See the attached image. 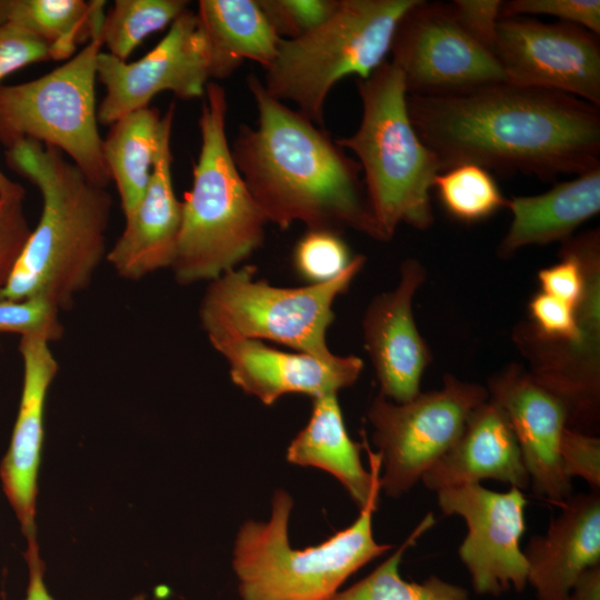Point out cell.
I'll use <instances>...</instances> for the list:
<instances>
[{
  "label": "cell",
  "mask_w": 600,
  "mask_h": 600,
  "mask_svg": "<svg viewBox=\"0 0 600 600\" xmlns=\"http://www.w3.org/2000/svg\"><path fill=\"white\" fill-rule=\"evenodd\" d=\"M544 534L534 536L523 550L528 574L538 600H567L578 577L600 563V496H570Z\"/></svg>",
  "instance_id": "d6986e66"
},
{
  "label": "cell",
  "mask_w": 600,
  "mask_h": 600,
  "mask_svg": "<svg viewBox=\"0 0 600 600\" xmlns=\"http://www.w3.org/2000/svg\"><path fill=\"white\" fill-rule=\"evenodd\" d=\"M488 390L448 374L438 390L397 403L379 394L367 417L381 460L380 488L397 498L409 491L458 440Z\"/></svg>",
  "instance_id": "30bf717a"
},
{
  "label": "cell",
  "mask_w": 600,
  "mask_h": 600,
  "mask_svg": "<svg viewBox=\"0 0 600 600\" xmlns=\"http://www.w3.org/2000/svg\"><path fill=\"white\" fill-rule=\"evenodd\" d=\"M6 159L39 189L43 206L0 299L42 296L67 310L107 258L112 198L51 146L21 140Z\"/></svg>",
  "instance_id": "3957f363"
},
{
  "label": "cell",
  "mask_w": 600,
  "mask_h": 600,
  "mask_svg": "<svg viewBox=\"0 0 600 600\" xmlns=\"http://www.w3.org/2000/svg\"><path fill=\"white\" fill-rule=\"evenodd\" d=\"M407 108L440 171L472 163L550 180L600 167V110L571 94L503 80L408 94Z\"/></svg>",
  "instance_id": "6da1fadb"
},
{
  "label": "cell",
  "mask_w": 600,
  "mask_h": 600,
  "mask_svg": "<svg viewBox=\"0 0 600 600\" xmlns=\"http://www.w3.org/2000/svg\"><path fill=\"white\" fill-rule=\"evenodd\" d=\"M171 132L160 148L144 197L126 219V227L107 260L116 272L129 280H139L163 268H171L182 220V203L172 183Z\"/></svg>",
  "instance_id": "44dd1931"
},
{
  "label": "cell",
  "mask_w": 600,
  "mask_h": 600,
  "mask_svg": "<svg viewBox=\"0 0 600 600\" xmlns=\"http://www.w3.org/2000/svg\"><path fill=\"white\" fill-rule=\"evenodd\" d=\"M559 458L563 473L579 477L592 489L600 488V440L598 437L567 427L561 436Z\"/></svg>",
  "instance_id": "e575fe53"
},
{
  "label": "cell",
  "mask_w": 600,
  "mask_h": 600,
  "mask_svg": "<svg viewBox=\"0 0 600 600\" xmlns=\"http://www.w3.org/2000/svg\"><path fill=\"white\" fill-rule=\"evenodd\" d=\"M97 78L106 88L98 108V121L103 124L148 108L164 91L182 100L203 97L210 82L209 61L196 12L187 9L181 13L161 41L138 61H122L101 51Z\"/></svg>",
  "instance_id": "5bb4252c"
},
{
  "label": "cell",
  "mask_w": 600,
  "mask_h": 600,
  "mask_svg": "<svg viewBox=\"0 0 600 600\" xmlns=\"http://www.w3.org/2000/svg\"><path fill=\"white\" fill-rule=\"evenodd\" d=\"M274 32L293 40L327 21L340 0H257Z\"/></svg>",
  "instance_id": "4dcf8cb0"
},
{
  "label": "cell",
  "mask_w": 600,
  "mask_h": 600,
  "mask_svg": "<svg viewBox=\"0 0 600 600\" xmlns=\"http://www.w3.org/2000/svg\"><path fill=\"white\" fill-rule=\"evenodd\" d=\"M432 189L446 211L462 222L489 218L507 206L489 170L472 163L451 167L437 173Z\"/></svg>",
  "instance_id": "f1b7e54d"
},
{
  "label": "cell",
  "mask_w": 600,
  "mask_h": 600,
  "mask_svg": "<svg viewBox=\"0 0 600 600\" xmlns=\"http://www.w3.org/2000/svg\"><path fill=\"white\" fill-rule=\"evenodd\" d=\"M424 279L426 269L418 260H404L396 288L376 297L362 321L364 347L380 394L397 403L421 392V378L431 360L412 313L413 297Z\"/></svg>",
  "instance_id": "2e32d148"
},
{
  "label": "cell",
  "mask_w": 600,
  "mask_h": 600,
  "mask_svg": "<svg viewBox=\"0 0 600 600\" xmlns=\"http://www.w3.org/2000/svg\"><path fill=\"white\" fill-rule=\"evenodd\" d=\"M436 520L426 514L408 538L371 573L350 588L338 591L331 600H468V591L439 577L423 582L406 581L399 571L404 552L426 533Z\"/></svg>",
  "instance_id": "4316f807"
},
{
  "label": "cell",
  "mask_w": 600,
  "mask_h": 600,
  "mask_svg": "<svg viewBox=\"0 0 600 600\" xmlns=\"http://www.w3.org/2000/svg\"><path fill=\"white\" fill-rule=\"evenodd\" d=\"M176 104L161 117L156 108L133 111L112 123L102 139V156L128 219L148 189L162 140L172 130Z\"/></svg>",
  "instance_id": "d4e9b609"
},
{
  "label": "cell",
  "mask_w": 600,
  "mask_h": 600,
  "mask_svg": "<svg viewBox=\"0 0 600 600\" xmlns=\"http://www.w3.org/2000/svg\"><path fill=\"white\" fill-rule=\"evenodd\" d=\"M0 196L1 197H16L24 198V188L10 180L0 169Z\"/></svg>",
  "instance_id": "ab89813d"
},
{
  "label": "cell",
  "mask_w": 600,
  "mask_h": 600,
  "mask_svg": "<svg viewBox=\"0 0 600 600\" xmlns=\"http://www.w3.org/2000/svg\"><path fill=\"white\" fill-rule=\"evenodd\" d=\"M100 32L51 72L18 84H0V143L30 139L59 149L93 183L111 181L102 156L96 108Z\"/></svg>",
  "instance_id": "9c48e42d"
},
{
  "label": "cell",
  "mask_w": 600,
  "mask_h": 600,
  "mask_svg": "<svg viewBox=\"0 0 600 600\" xmlns=\"http://www.w3.org/2000/svg\"><path fill=\"white\" fill-rule=\"evenodd\" d=\"M417 0H340L332 16L303 37L281 40L262 81L274 99L323 127L324 104L343 78L366 79L390 52L396 28Z\"/></svg>",
  "instance_id": "52a82bcc"
},
{
  "label": "cell",
  "mask_w": 600,
  "mask_h": 600,
  "mask_svg": "<svg viewBox=\"0 0 600 600\" xmlns=\"http://www.w3.org/2000/svg\"><path fill=\"white\" fill-rule=\"evenodd\" d=\"M437 501L444 514L466 522L468 532L458 552L473 590L490 596L523 590L528 564L520 541L528 501L522 490L498 492L471 483L437 491Z\"/></svg>",
  "instance_id": "7c38bea8"
},
{
  "label": "cell",
  "mask_w": 600,
  "mask_h": 600,
  "mask_svg": "<svg viewBox=\"0 0 600 600\" xmlns=\"http://www.w3.org/2000/svg\"><path fill=\"white\" fill-rule=\"evenodd\" d=\"M199 118L200 151L184 193L171 270L180 284L211 281L237 268L264 240L268 223L232 159L224 88L209 82Z\"/></svg>",
  "instance_id": "277c9868"
},
{
  "label": "cell",
  "mask_w": 600,
  "mask_h": 600,
  "mask_svg": "<svg viewBox=\"0 0 600 600\" xmlns=\"http://www.w3.org/2000/svg\"><path fill=\"white\" fill-rule=\"evenodd\" d=\"M356 83L360 124L336 141L357 157L382 241L401 223L426 230L433 222L430 191L440 169L410 120L402 73L387 60Z\"/></svg>",
  "instance_id": "5b68a950"
},
{
  "label": "cell",
  "mask_w": 600,
  "mask_h": 600,
  "mask_svg": "<svg viewBox=\"0 0 600 600\" xmlns=\"http://www.w3.org/2000/svg\"><path fill=\"white\" fill-rule=\"evenodd\" d=\"M487 390L510 422L533 491L561 506L572 487L559 458L561 436L569 423L566 403L518 366L490 379Z\"/></svg>",
  "instance_id": "9a60e30c"
},
{
  "label": "cell",
  "mask_w": 600,
  "mask_h": 600,
  "mask_svg": "<svg viewBox=\"0 0 600 600\" xmlns=\"http://www.w3.org/2000/svg\"><path fill=\"white\" fill-rule=\"evenodd\" d=\"M567 600H600V563L588 568L578 577Z\"/></svg>",
  "instance_id": "f35d334b"
},
{
  "label": "cell",
  "mask_w": 600,
  "mask_h": 600,
  "mask_svg": "<svg viewBox=\"0 0 600 600\" xmlns=\"http://www.w3.org/2000/svg\"><path fill=\"white\" fill-rule=\"evenodd\" d=\"M49 343L39 336L21 337L22 392L10 444L0 464L2 490L24 537L36 532L37 479L44 436V404L59 370Z\"/></svg>",
  "instance_id": "e0dca14e"
},
{
  "label": "cell",
  "mask_w": 600,
  "mask_h": 600,
  "mask_svg": "<svg viewBox=\"0 0 600 600\" xmlns=\"http://www.w3.org/2000/svg\"><path fill=\"white\" fill-rule=\"evenodd\" d=\"M211 346L226 359L232 382L266 406L288 393L312 399L338 394L358 380L363 368L356 356L327 363L308 353L280 351L260 340L234 339Z\"/></svg>",
  "instance_id": "ac0fdd59"
},
{
  "label": "cell",
  "mask_w": 600,
  "mask_h": 600,
  "mask_svg": "<svg viewBox=\"0 0 600 600\" xmlns=\"http://www.w3.org/2000/svg\"><path fill=\"white\" fill-rule=\"evenodd\" d=\"M132 600H147L144 598V596L140 594V596H136Z\"/></svg>",
  "instance_id": "60d3db41"
},
{
  "label": "cell",
  "mask_w": 600,
  "mask_h": 600,
  "mask_svg": "<svg viewBox=\"0 0 600 600\" xmlns=\"http://www.w3.org/2000/svg\"><path fill=\"white\" fill-rule=\"evenodd\" d=\"M287 460L332 474L359 509L381 491L380 456L371 451L364 433L363 444L350 438L334 393L313 399L311 417L290 442Z\"/></svg>",
  "instance_id": "7402d4cb"
},
{
  "label": "cell",
  "mask_w": 600,
  "mask_h": 600,
  "mask_svg": "<svg viewBox=\"0 0 600 600\" xmlns=\"http://www.w3.org/2000/svg\"><path fill=\"white\" fill-rule=\"evenodd\" d=\"M106 1L0 0V23L17 27L50 46L52 60H69L99 33Z\"/></svg>",
  "instance_id": "484cf974"
},
{
  "label": "cell",
  "mask_w": 600,
  "mask_h": 600,
  "mask_svg": "<svg viewBox=\"0 0 600 600\" xmlns=\"http://www.w3.org/2000/svg\"><path fill=\"white\" fill-rule=\"evenodd\" d=\"M23 200L0 196V292L8 283L32 231L24 213Z\"/></svg>",
  "instance_id": "836d02e7"
},
{
  "label": "cell",
  "mask_w": 600,
  "mask_h": 600,
  "mask_svg": "<svg viewBox=\"0 0 600 600\" xmlns=\"http://www.w3.org/2000/svg\"><path fill=\"white\" fill-rule=\"evenodd\" d=\"M210 79L229 78L244 60L267 70L280 41L257 0H200L196 12Z\"/></svg>",
  "instance_id": "cb8c5ba5"
},
{
  "label": "cell",
  "mask_w": 600,
  "mask_h": 600,
  "mask_svg": "<svg viewBox=\"0 0 600 600\" xmlns=\"http://www.w3.org/2000/svg\"><path fill=\"white\" fill-rule=\"evenodd\" d=\"M376 492L358 518L320 544L290 546L292 497L276 490L267 521H246L237 533L232 568L241 600H331L344 581L392 547L374 539Z\"/></svg>",
  "instance_id": "8992f818"
},
{
  "label": "cell",
  "mask_w": 600,
  "mask_h": 600,
  "mask_svg": "<svg viewBox=\"0 0 600 600\" xmlns=\"http://www.w3.org/2000/svg\"><path fill=\"white\" fill-rule=\"evenodd\" d=\"M188 4L186 0H116L104 14L102 46L111 56L127 61L148 36L171 26Z\"/></svg>",
  "instance_id": "83f0119b"
},
{
  "label": "cell",
  "mask_w": 600,
  "mask_h": 600,
  "mask_svg": "<svg viewBox=\"0 0 600 600\" xmlns=\"http://www.w3.org/2000/svg\"><path fill=\"white\" fill-rule=\"evenodd\" d=\"M542 14L554 17L560 22L582 27L600 34L599 0H510L502 1L501 19Z\"/></svg>",
  "instance_id": "d6a6232c"
},
{
  "label": "cell",
  "mask_w": 600,
  "mask_h": 600,
  "mask_svg": "<svg viewBox=\"0 0 600 600\" xmlns=\"http://www.w3.org/2000/svg\"><path fill=\"white\" fill-rule=\"evenodd\" d=\"M52 60L43 40L10 24L0 23V82L26 66Z\"/></svg>",
  "instance_id": "d590c367"
},
{
  "label": "cell",
  "mask_w": 600,
  "mask_h": 600,
  "mask_svg": "<svg viewBox=\"0 0 600 600\" xmlns=\"http://www.w3.org/2000/svg\"><path fill=\"white\" fill-rule=\"evenodd\" d=\"M389 53L408 94H448L507 80L496 56L459 26L447 3L417 0L399 21Z\"/></svg>",
  "instance_id": "8fae6325"
},
{
  "label": "cell",
  "mask_w": 600,
  "mask_h": 600,
  "mask_svg": "<svg viewBox=\"0 0 600 600\" xmlns=\"http://www.w3.org/2000/svg\"><path fill=\"white\" fill-rule=\"evenodd\" d=\"M366 258L354 256L331 281L297 288L271 286L256 278L257 268L244 264L209 281L199 319L210 344L234 339L269 340L323 362L337 363L327 332L334 320L336 299L344 293L363 268Z\"/></svg>",
  "instance_id": "ba28073f"
},
{
  "label": "cell",
  "mask_w": 600,
  "mask_h": 600,
  "mask_svg": "<svg viewBox=\"0 0 600 600\" xmlns=\"http://www.w3.org/2000/svg\"><path fill=\"white\" fill-rule=\"evenodd\" d=\"M493 53L508 81L600 107V42L593 32L560 21L502 18Z\"/></svg>",
  "instance_id": "4fadbf2b"
},
{
  "label": "cell",
  "mask_w": 600,
  "mask_h": 600,
  "mask_svg": "<svg viewBox=\"0 0 600 600\" xmlns=\"http://www.w3.org/2000/svg\"><path fill=\"white\" fill-rule=\"evenodd\" d=\"M258 124H241L232 159L268 223L287 229H352L382 241L361 167L330 133L271 97L254 74L247 78Z\"/></svg>",
  "instance_id": "7a4b0ae2"
},
{
  "label": "cell",
  "mask_w": 600,
  "mask_h": 600,
  "mask_svg": "<svg viewBox=\"0 0 600 600\" xmlns=\"http://www.w3.org/2000/svg\"><path fill=\"white\" fill-rule=\"evenodd\" d=\"M24 559L28 564L29 581L24 600H53L43 580L44 564L40 557L36 532L26 537Z\"/></svg>",
  "instance_id": "74e56055"
},
{
  "label": "cell",
  "mask_w": 600,
  "mask_h": 600,
  "mask_svg": "<svg viewBox=\"0 0 600 600\" xmlns=\"http://www.w3.org/2000/svg\"><path fill=\"white\" fill-rule=\"evenodd\" d=\"M450 6L459 26L474 41L493 53L502 1L456 0Z\"/></svg>",
  "instance_id": "8d00e7d4"
},
{
  "label": "cell",
  "mask_w": 600,
  "mask_h": 600,
  "mask_svg": "<svg viewBox=\"0 0 600 600\" xmlns=\"http://www.w3.org/2000/svg\"><path fill=\"white\" fill-rule=\"evenodd\" d=\"M60 310L42 296H31L12 301L0 299V332L39 336L49 342L60 339L63 324Z\"/></svg>",
  "instance_id": "1f68e13d"
},
{
  "label": "cell",
  "mask_w": 600,
  "mask_h": 600,
  "mask_svg": "<svg viewBox=\"0 0 600 600\" xmlns=\"http://www.w3.org/2000/svg\"><path fill=\"white\" fill-rule=\"evenodd\" d=\"M352 259L341 232L328 229H307L294 244L291 256L292 268L306 284L333 280Z\"/></svg>",
  "instance_id": "f546056e"
},
{
  "label": "cell",
  "mask_w": 600,
  "mask_h": 600,
  "mask_svg": "<svg viewBox=\"0 0 600 600\" xmlns=\"http://www.w3.org/2000/svg\"><path fill=\"white\" fill-rule=\"evenodd\" d=\"M487 479L520 490L530 484L510 422L490 399L469 416L458 440L426 471L421 481L437 492Z\"/></svg>",
  "instance_id": "ffe728a7"
},
{
  "label": "cell",
  "mask_w": 600,
  "mask_h": 600,
  "mask_svg": "<svg viewBox=\"0 0 600 600\" xmlns=\"http://www.w3.org/2000/svg\"><path fill=\"white\" fill-rule=\"evenodd\" d=\"M506 207L512 220L498 246L499 257L507 259L528 246L563 242L600 211V167L541 194L507 199Z\"/></svg>",
  "instance_id": "603a6c76"
}]
</instances>
